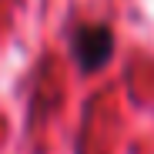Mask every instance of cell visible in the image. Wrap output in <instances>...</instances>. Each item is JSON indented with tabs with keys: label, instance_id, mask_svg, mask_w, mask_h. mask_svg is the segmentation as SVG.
<instances>
[{
	"label": "cell",
	"instance_id": "6da1fadb",
	"mask_svg": "<svg viewBox=\"0 0 154 154\" xmlns=\"http://www.w3.org/2000/svg\"><path fill=\"white\" fill-rule=\"evenodd\" d=\"M67 44H70V54L84 74H97L114 57V34L104 23H77L67 37Z\"/></svg>",
	"mask_w": 154,
	"mask_h": 154
}]
</instances>
